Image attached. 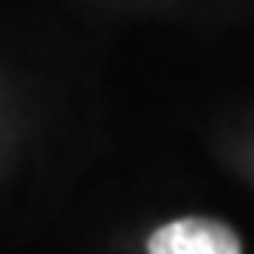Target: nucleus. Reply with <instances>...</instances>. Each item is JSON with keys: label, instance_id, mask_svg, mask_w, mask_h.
Returning <instances> with one entry per match:
<instances>
[{"label": "nucleus", "instance_id": "f257e3e1", "mask_svg": "<svg viewBox=\"0 0 254 254\" xmlns=\"http://www.w3.org/2000/svg\"><path fill=\"white\" fill-rule=\"evenodd\" d=\"M150 254H242V245L236 233L217 221H202V217H187L159 227L150 242Z\"/></svg>", "mask_w": 254, "mask_h": 254}]
</instances>
